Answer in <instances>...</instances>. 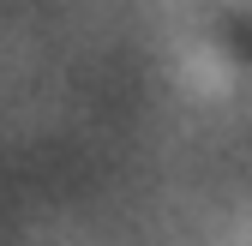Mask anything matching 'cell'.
<instances>
[{
	"instance_id": "obj_1",
	"label": "cell",
	"mask_w": 252,
	"mask_h": 246,
	"mask_svg": "<svg viewBox=\"0 0 252 246\" xmlns=\"http://www.w3.org/2000/svg\"><path fill=\"white\" fill-rule=\"evenodd\" d=\"M246 48H252V36H246Z\"/></svg>"
}]
</instances>
